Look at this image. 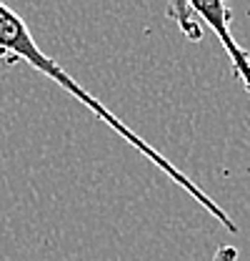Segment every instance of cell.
I'll return each mask as SVG.
<instances>
[{
  "mask_svg": "<svg viewBox=\"0 0 250 261\" xmlns=\"http://www.w3.org/2000/svg\"><path fill=\"white\" fill-rule=\"evenodd\" d=\"M0 63H5V65L25 63V65H30L33 70H38L40 75L50 78L55 86H60L65 93H70L73 98H78L88 111H93L95 116H98L108 128L115 130L125 143H130L138 153H143L148 161H153V166H158V168H160L173 184H178L185 194L193 196V201H198V203H200V206H203V208H205V211H208V214H210L225 231L238 233V224L230 219V214H228L223 206H218V203L205 194L203 189H198L195 181H190L175 163L168 161L160 151H155L143 136H138L128 123H123V121H120L113 111H108L98 98L90 96V93H88V91H85L73 75L65 73V68H63L58 61H53L50 56H45V53L40 50V45L35 43L33 33L28 31L25 20H23L13 8H8V5H3V3H0Z\"/></svg>",
  "mask_w": 250,
  "mask_h": 261,
  "instance_id": "obj_1",
  "label": "cell"
},
{
  "mask_svg": "<svg viewBox=\"0 0 250 261\" xmlns=\"http://www.w3.org/2000/svg\"><path fill=\"white\" fill-rule=\"evenodd\" d=\"M193 5V10H195V15L200 18V23H205L210 31L218 35L220 45L225 48V53H228V58H230V65H233V73L238 75V81L245 86V91L250 88V56L248 50L233 38V13H230V8L225 5V3H220V0H208V3H198V0H193L190 3Z\"/></svg>",
  "mask_w": 250,
  "mask_h": 261,
  "instance_id": "obj_2",
  "label": "cell"
},
{
  "mask_svg": "<svg viewBox=\"0 0 250 261\" xmlns=\"http://www.w3.org/2000/svg\"><path fill=\"white\" fill-rule=\"evenodd\" d=\"M248 93H250V88H248Z\"/></svg>",
  "mask_w": 250,
  "mask_h": 261,
  "instance_id": "obj_5",
  "label": "cell"
},
{
  "mask_svg": "<svg viewBox=\"0 0 250 261\" xmlns=\"http://www.w3.org/2000/svg\"><path fill=\"white\" fill-rule=\"evenodd\" d=\"M238 249L235 246H230V244H225V246H220L218 251H215V256H213V261H238Z\"/></svg>",
  "mask_w": 250,
  "mask_h": 261,
  "instance_id": "obj_4",
  "label": "cell"
},
{
  "mask_svg": "<svg viewBox=\"0 0 250 261\" xmlns=\"http://www.w3.org/2000/svg\"><path fill=\"white\" fill-rule=\"evenodd\" d=\"M165 13H168V15H170V18H173V20L180 25V31L185 33L193 43H198V40L203 38L200 18L195 15V10H193V5H190L188 0H173V3H168Z\"/></svg>",
  "mask_w": 250,
  "mask_h": 261,
  "instance_id": "obj_3",
  "label": "cell"
}]
</instances>
